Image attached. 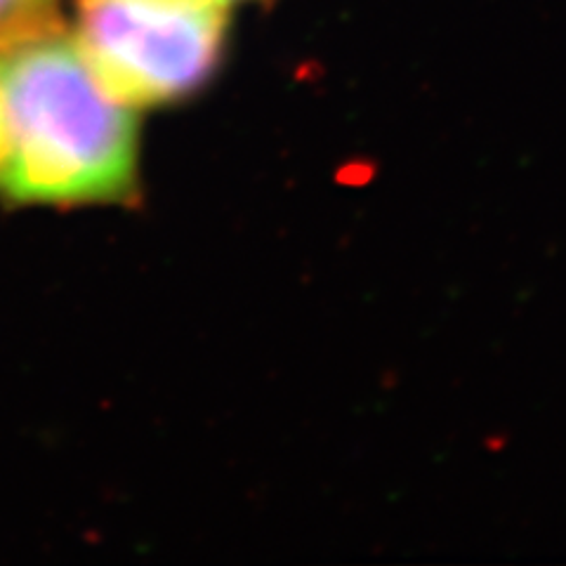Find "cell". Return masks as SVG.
I'll list each match as a JSON object with an SVG mask.
<instances>
[{
	"label": "cell",
	"mask_w": 566,
	"mask_h": 566,
	"mask_svg": "<svg viewBox=\"0 0 566 566\" xmlns=\"http://www.w3.org/2000/svg\"><path fill=\"white\" fill-rule=\"evenodd\" d=\"M227 3H229V0H227Z\"/></svg>",
	"instance_id": "5"
},
{
	"label": "cell",
	"mask_w": 566,
	"mask_h": 566,
	"mask_svg": "<svg viewBox=\"0 0 566 566\" xmlns=\"http://www.w3.org/2000/svg\"><path fill=\"white\" fill-rule=\"evenodd\" d=\"M0 189L14 203H109L135 189V106L52 14L0 33Z\"/></svg>",
	"instance_id": "1"
},
{
	"label": "cell",
	"mask_w": 566,
	"mask_h": 566,
	"mask_svg": "<svg viewBox=\"0 0 566 566\" xmlns=\"http://www.w3.org/2000/svg\"><path fill=\"white\" fill-rule=\"evenodd\" d=\"M227 27V0H81L76 41L112 93L154 106L201 91Z\"/></svg>",
	"instance_id": "2"
},
{
	"label": "cell",
	"mask_w": 566,
	"mask_h": 566,
	"mask_svg": "<svg viewBox=\"0 0 566 566\" xmlns=\"http://www.w3.org/2000/svg\"><path fill=\"white\" fill-rule=\"evenodd\" d=\"M50 14V0H0V33Z\"/></svg>",
	"instance_id": "3"
},
{
	"label": "cell",
	"mask_w": 566,
	"mask_h": 566,
	"mask_svg": "<svg viewBox=\"0 0 566 566\" xmlns=\"http://www.w3.org/2000/svg\"><path fill=\"white\" fill-rule=\"evenodd\" d=\"M3 154H6V133H3V116H0V164H3Z\"/></svg>",
	"instance_id": "4"
}]
</instances>
